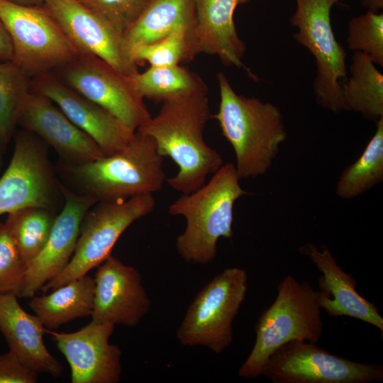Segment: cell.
<instances>
[{
  "label": "cell",
  "instance_id": "19",
  "mask_svg": "<svg viewBox=\"0 0 383 383\" xmlns=\"http://www.w3.org/2000/svg\"><path fill=\"white\" fill-rule=\"evenodd\" d=\"M249 1L194 0V22L187 32L186 62L200 53L217 55L226 66L244 68L250 77L257 80L243 62L246 46L233 18L237 6Z\"/></svg>",
  "mask_w": 383,
  "mask_h": 383
},
{
  "label": "cell",
  "instance_id": "35",
  "mask_svg": "<svg viewBox=\"0 0 383 383\" xmlns=\"http://www.w3.org/2000/svg\"><path fill=\"white\" fill-rule=\"evenodd\" d=\"M361 4L367 9L374 13H378L383 9V0H361Z\"/></svg>",
  "mask_w": 383,
  "mask_h": 383
},
{
  "label": "cell",
  "instance_id": "10",
  "mask_svg": "<svg viewBox=\"0 0 383 383\" xmlns=\"http://www.w3.org/2000/svg\"><path fill=\"white\" fill-rule=\"evenodd\" d=\"M262 375L274 383H369L383 380V366L357 362L315 343L294 340L272 354Z\"/></svg>",
  "mask_w": 383,
  "mask_h": 383
},
{
  "label": "cell",
  "instance_id": "9",
  "mask_svg": "<svg viewBox=\"0 0 383 383\" xmlns=\"http://www.w3.org/2000/svg\"><path fill=\"white\" fill-rule=\"evenodd\" d=\"M290 23L294 38L313 55L316 75L313 91L318 105L335 113L347 110L340 81L348 77L347 53L333 33L331 11L342 0H295ZM348 111V110H347Z\"/></svg>",
  "mask_w": 383,
  "mask_h": 383
},
{
  "label": "cell",
  "instance_id": "31",
  "mask_svg": "<svg viewBox=\"0 0 383 383\" xmlns=\"http://www.w3.org/2000/svg\"><path fill=\"white\" fill-rule=\"evenodd\" d=\"M27 267L6 224L0 223V294L19 297Z\"/></svg>",
  "mask_w": 383,
  "mask_h": 383
},
{
  "label": "cell",
  "instance_id": "5",
  "mask_svg": "<svg viewBox=\"0 0 383 383\" xmlns=\"http://www.w3.org/2000/svg\"><path fill=\"white\" fill-rule=\"evenodd\" d=\"M321 310L317 290L306 281L299 282L292 275L286 276L277 286L274 302L257 319L255 344L238 376L254 379L262 375L270 357L285 343H317L323 332Z\"/></svg>",
  "mask_w": 383,
  "mask_h": 383
},
{
  "label": "cell",
  "instance_id": "16",
  "mask_svg": "<svg viewBox=\"0 0 383 383\" xmlns=\"http://www.w3.org/2000/svg\"><path fill=\"white\" fill-rule=\"evenodd\" d=\"M31 90L49 98L78 128L89 135L106 155L124 148L135 131L99 104L82 96L53 72L31 79Z\"/></svg>",
  "mask_w": 383,
  "mask_h": 383
},
{
  "label": "cell",
  "instance_id": "29",
  "mask_svg": "<svg viewBox=\"0 0 383 383\" xmlns=\"http://www.w3.org/2000/svg\"><path fill=\"white\" fill-rule=\"evenodd\" d=\"M347 43L350 50L363 52L375 65L383 66V13L367 11L351 18Z\"/></svg>",
  "mask_w": 383,
  "mask_h": 383
},
{
  "label": "cell",
  "instance_id": "34",
  "mask_svg": "<svg viewBox=\"0 0 383 383\" xmlns=\"http://www.w3.org/2000/svg\"><path fill=\"white\" fill-rule=\"evenodd\" d=\"M13 48L9 33L0 18V62L13 60Z\"/></svg>",
  "mask_w": 383,
  "mask_h": 383
},
{
  "label": "cell",
  "instance_id": "23",
  "mask_svg": "<svg viewBox=\"0 0 383 383\" xmlns=\"http://www.w3.org/2000/svg\"><path fill=\"white\" fill-rule=\"evenodd\" d=\"M194 22V0H153L124 34L126 48L130 55L134 48L159 40L177 29L189 30Z\"/></svg>",
  "mask_w": 383,
  "mask_h": 383
},
{
  "label": "cell",
  "instance_id": "1",
  "mask_svg": "<svg viewBox=\"0 0 383 383\" xmlns=\"http://www.w3.org/2000/svg\"><path fill=\"white\" fill-rule=\"evenodd\" d=\"M211 118L207 93H197L163 102L158 113L136 130L152 138L159 154L177 164L178 172L166 182L178 192H194L223 165L221 155L204 138Z\"/></svg>",
  "mask_w": 383,
  "mask_h": 383
},
{
  "label": "cell",
  "instance_id": "33",
  "mask_svg": "<svg viewBox=\"0 0 383 383\" xmlns=\"http://www.w3.org/2000/svg\"><path fill=\"white\" fill-rule=\"evenodd\" d=\"M38 376V372L10 350L0 354V383H35Z\"/></svg>",
  "mask_w": 383,
  "mask_h": 383
},
{
  "label": "cell",
  "instance_id": "6",
  "mask_svg": "<svg viewBox=\"0 0 383 383\" xmlns=\"http://www.w3.org/2000/svg\"><path fill=\"white\" fill-rule=\"evenodd\" d=\"M248 274L244 269L228 267L216 274L198 293L177 331L185 346H203L216 354L233 340V321L245 301Z\"/></svg>",
  "mask_w": 383,
  "mask_h": 383
},
{
  "label": "cell",
  "instance_id": "14",
  "mask_svg": "<svg viewBox=\"0 0 383 383\" xmlns=\"http://www.w3.org/2000/svg\"><path fill=\"white\" fill-rule=\"evenodd\" d=\"M115 326L91 321L73 333L45 328L65 357L72 383H118L122 374L120 348L109 343Z\"/></svg>",
  "mask_w": 383,
  "mask_h": 383
},
{
  "label": "cell",
  "instance_id": "17",
  "mask_svg": "<svg viewBox=\"0 0 383 383\" xmlns=\"http://www.w3.org/2000/svg\"><path fill=\"white\" fill-rule=\"evenodd\" d=\"M17 125L52 147L65 165H77L106 155L100 146L74 125L49 98L30 90Z\"/></svg>",
  "mask_w": 383,
  "mask_h": 383
},
{
  "label": "cell",
  "instance_id": "25",
  "mask_svg": "<svg viewBox=\"0 0 383 383\" xmlns=\"http://www.w3.org/2000/svg\"><path fill=\"white\" fill-rule=\"evenodd\" d=\"M128 79L141 98L158 103L208 92L206 84L197 74L179 65L150 66L144 72L128 76Z\"/></svg>",
  "mask_w": 383,
  "mask_h": 383
},
{
  "label": "cell",
  "instance_id": "4",
  "mask_svg": "<svg viewBox=\"0 0 383 383\" xmlns=\"http://www.w3.org/2000/svg\"><path fill=\"white\" fill-rule=\"evenodd\" d=\"M198 189L182 195L169 206L170 215L183 216L184 232L176 240V248L187 262L206 265L216 255L220 238L233 235V206L248 194L240 185L235 165H222Z\"/></svg>",
  "mask_w": 383,
  "mask_h": 383
},
{
  "label": "cell",
  "instance_id": "11",
  "mask_svg": "<svg viewBox=\"0 0 383 383\" xmlns=\"http://www.w3.org/2000/svg\"><path fill=\"white\" fill-rule=\"evenodd\" d=\"M60 184L45 143L30 132H18L11 162L0 178V216L29 206L55 210Z\"/></svg>",
  "mask_w": 383,
  "mask_h": 383
},
{
  "label": "cell",
  "instance_id": "30",
  "mask_svg": "<svg viewBox=\"0 0 383 383\" xmlns=\"http://www.w3.org/2000/svg\"><path fill=\"white\" fill-rule=\"evenodd\" d=\"M188 28L183 27L155 42L142 45L130 51L136 64L148 62L152 67H170L186 62V38Z\"/></svg>",
  "mask_w": 383,
  "mask_h": 383
},
{
  "label": "cell",
  "instance_id": "12",
  "mask_svg": "<svg viewBox=\"0 0 383 383\" xmlns=\"http://www.w3.org/2000/svg\"><path fill=\"white\" fill-rule=\"evenodd\" d=\"M53 73L65 84L107 109L133 131L151 117L128 76L96 56L79 53Z\"/></svg>",
  "mask_w": 383,
  "mask_h": 383
},
{
  "label": "cell",
  "instance_id": "3",
  "mask_svg": "<svg viewBox=\"0 0 383 383\" xmlns=\"http://www.w3.org/2000/svg\"><path fill=\"white\" fill-rule=\"evenodd\" d=\"M163 160L153 139L135 131L122 150L84 164L60 163L59 169L68 189L109 201L160 191L166 181Z\"/></svg>",
  "mask_w": 383,
  "mask_h": 383
},
{
  "label": "cell",
  "instance_id": "18",
  "mask_svg": "<svg viewBox=\"0 0 383 383\" xmlns=\"http://www.w3.org/2000/svg\"><path fill=\"white\" fill-rule=\"evenodd\" d=\"M65 200L48 240L28 265L19 297L31 298L47 282L57 277L69 264L77 245L82 221L97 201L60 184Z\"/></svg>",
  "mask_w": 383,
  "mask_h": 383
},
{
  "label": "cell",
  "instance_id": "26",
  "mask_svg": "<svg viewBox=\"0 0 383 383\" xmlns=\"http://www.w3.org/2000/svg\"><path fill=\"white\" fill-rule=\"evenodd\" d=\"M383 181V118L376 122V131L360 156L341 172L335 193L351 199Z\"/></svg>",
  "mask_w": 383,
  "mask_h": 383
},
{
  "label": "cell",
  "instance_id": "15",
  "mask_svg": "<svg viewBox=\"0 0 383 383\" xmlns=\"http://www.w3.org/2000/svg\"><path fill=\"white\" fill-rule=\"evenodd\" d=\"M94 279L92 321L133 328L150 311L151 301L139 272L111 254L98 266Z\"/></svg>",
  "mask_w": 383,
  "mask_h": 383
},
{
  "label": "cell",
  "instance_id": "24",
  "mask_svg": "<svg viewBox=\"0 0 383 383\" xmlns=\"http://www.w3.org/2000/svg\"><path fill=\"white\" fill-rule=\"evenodd\" d=\"M342 87L347 110L375 123L383 118V74L365 53L355 52Z\"/></svg>",
  "mask_w": 383,
  "mask_h": 383
},
{
  "label": "cell",
  "instance_id": "36",
  "mask_svg": "<svg viewBox=\"0 0 383 383\" xmlns=\"http://www.w3.org/2000/svg\"><path fill=\"white\" fill-rule=\"evenodd\" d=\"M13 4L26 6H43L48 0H7Z\"/></svg>",
  "mask_w": 383,
  "mask_h": 383
},
{
  "label": "cell",
  "instance_id": "13",
  "mask_svg": "<svg viewBox=\"0 0 383 383\" xmlns=\"http://www.w3.org/2000/svg\"><path fill=\"white\" fill-rule=\"evenodd\" d=\"M44 6L79 53L96 56L125 76L138 72L123 34L102 16L79 0H48Z\"/></svg>",
  "mask_w": 383,
  "mask_h": 383
},
{
  "label": "cell",
  "instance_id": "32",
  "mask_svg": "<svg viewBox=\"0 0 383 383\" xmlns=\"http://www.w3.org/2000/svg\"><path fill=\"white\" fill-rule=\"evenodd\" d=\"M121 33L136 23L153 0H79Z\"/></svg>",
  "mask_w": 383,
  "mask_h": 383
},
{
  "label": "cell",
  "instance_id": "8",
  "mask_svg": "<svg viewBox=\"0 0 383 383\" xmlns=\"http://www.w3.org/2000/svg\"><path fill=\"white\" fill-rule=\"evenodd\" d=\"M155 204L152 194L96 202L82 221L75 250L69 264L40 290H53L98 267L111 255L123 233L134 221L151 213Z\"/></svg>",
  "mask_w": 383,
  "mask_h": 383
},
{
  "label": "cell",
  "instance_id": "27",
  "mask_svg": "<svg viewBox=\"0 0 383 383\" xmlns=\"http://www.w3.org/2000/svg\"><path fill=\"white\" fill-rule=\"evenodd\" d=\"M57 214L55 210L29 206L8 213L4 223L27 266L46 244Z\"/></svg>",
  "mask_w": 383,
  "mask_h": 383
},
{
  "label": "cell",
  "instance_id": "2",
  "mask_svg": "<svg viewBox=\"0 0 383 383\" xmlns=\"http://www.w3.org/2000/svg\"><path fill=\"white\" fill-rule=\"evenodd\" d=\"M217 79L220 104L212 118L234 150L237 174L240 179L264 175L287 138L283 115L272 103L238 94L223 73Z\"/></svg>",
  "mask_w": 383,
  "mask_h": 383
},
{
  "label": "cell",
  "instance_id": "22",
  "mask_svg": "<svg viewBox=\"0 0 383 383\" xmlns=\"http://www.w3.org/2000/svg\"><path fill=\"white\" fill-rule=\"evenodd\" d=\"M94 288V279L85 274L50 294L32 296L28 305L44 327L54 331L70 321L91 315Z\"/></svg>",
  "mask_w": 383,
  "mask_h": 383
},
{
  "label": "cell",
  "instance_id": "20",
  "mask_svg": "<svg viewBox=\"0 0 383 383\" xmlns=\"http://www.w3.org/2000/svg\"><path fill=\"white\" fill-rule=\"evenodd\" d=\"M311 243L299 248L322 273L319 277L318 301L321 309L331 317L348 316L370 323L382 333L383 317L376 306L360 294L353 276L343 270L330 250Z\"/></svg>",
  "mask_w": 383,
  "mask_h": 383
},
{
  "label": "cell",
  "instance_id": "28",
  "mask_svg": "<svg viewBox=\"0 0 383 383\" xmlns=\"http://www.w3.org/2000/svg\"><path fill=\"white\" fill-rule=\"evenodd\" d=\"M31 79L13 60L0 62V160L18 126L21 106L31 90Z\"/></svg>",
  "mask_w": 383,
  "mask_h": 383
},
{
  "label": "cell",
  "instance_id": "21",
  "mask_svg": "<svg viewBox=\"0 0 383 383\" xmlns=\"http://www.w3.org/2000/svg\"><path fill=\"white\" fill-rule=\"evenodd\" d=\"M17 298L14 294H0V331L9 350L38 373L60 376L63 367L43 341L45 328L36 315L23 310Z\"/></svg>",
  "mask_w": 383,
  "mask_h": 383
},
{
  "label": "cell",
  "instance_id": "7",
  "mask_svg": "<svg viewBox=\"0 0 383 383\" xmlns=\"http://www.w3.org/2000/svg\"><path fill=\"white\" fill-rule=\"evenodd\" d=\"M0 18L12 41L13 61L31 79L56 71L79 54L44 5L0 0Z\"/></svg>",
  "mask_w": 383,
  "mask_h": 383
}]
</instances>
